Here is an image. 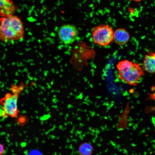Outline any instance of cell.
Listing matches in <instances>:
<instances>
[{"mask_svg": "<svg viewBox=\"0 0 155 155\" xmlns=\"http://www.w3.org/2000/svg\"><path fill=\"white\" fill-rule=\"evenodd\" d=\"M119 79L130 85L136 86L145 74L139 63L128 60L119 61L116 65Z\"/></svg>", "mask_w": 155, "mask_h": 155, "instance_id": "2", "label": "cell"}, {"mask_svg": "<svg viewBox=\"0 0 155 155\" xmlns=\"http://www.w3.org/2000/svg\"><path fill=\"white\" fill-rule=\"evenodd\" d=\"M25 86L24 84H20L18 86L12 85L11 88L12 93H6L0 100V104L2 109L6 115L14 118L18 115L19 113L18 106V97Z\"/></svg>", "mask_w": 155, "mask_h": 155, "instance_id": "3", "label": "cell"}, {"mask_svg": "<svg viewBox=\"0 0 155 155\" xmlns=\"http://www.w3.org/2000/svg\"><path fill=\"white\" fill-rule=\"evenodd\" d=\"M23 24L17 16L11 15L0 18V40L4 42L16 41L23 38Z\"/></svg>", "mask_w": 155, "mask_h": 155, "instance_id": "1", "label": "cell"}, {"mask_svg": "<svg viewBox=\"0 0 155 155\" xmlns=\"http://www.w3.org/2000/svg\"><path fill=\"white\" fill-rule=\"evenodd\" d=\"M6 115L5 112L2 109H0V116H5Z\"/></svg>", "mask_w": 155, "mask_h": 155, "instance_id": "11", "label": "cell"}, {"mask_svg": "<svg viewBox=\"0 0 155 155\" xmlns=\"http://www.w3.org/2000/svg\"><path fill=\"white\" fill-rule=\"evenodd\" d=\"M16 9L11 0H0V16L1 17L13 15Z\"/></svg>", "mask_w": 155, "mask_h": 155, "instance_id": "6", "label": "cell"}, {"mask_svg": "<svg viewBox=\"0 0 155 155\" xmlns=\"http://www.w3.org/2000/svg\"><path fill=\"white\" fill-rule=\"evenodd\" d=\"M4 152V146L3 144L0 143V155H2Z\"/></svg>", "mask_w": 155, "mask_h": 155, "instance_id": "10", "label": "cell"}, {"mask_svg": "<svg viewBox=\"0 0 155 155\" xmlns=\"http://www.w3.org/2000/svg\"><path fill=\"white\" fill-rule=\"evenodd\" d=\"M143 69L151 73H155V53L150 51L143 58Z\"/></svg>", "mask_w": 155, "mask_h": 155, "instance_id": "7", "label": "cell"}, {"mask_svg": "<svg viewBox=\"0 0 155 155\" xmlns=\"http://www.w3.org/2000/svg\"><path fill=\"white\" fill-rule=\"evenodd\" d=\"M79 31L74 25L64 24L59 29L58 34L61 41L65 44H71L74 42L78 36Z\"/></svg>", "mask_w": 155, "mask_h": 155, "instance_id": "5", "label": "cell"}, {"mask_svg": "<svg viewBox=\"0 0 155 155\" xmlns=\"http://www.w3.org/2000/svg\"><path fill=\"white\" fill-rule=\"evenodd\" d=\"M93 150L92 145L88 142H85L80 145L78 151L80 155H92Z\"/></svg>", "mask_w": 155, "mask_h": 155, "instance_id": "9", "label": "cell"}, {"mask_svg": "<svg viewBox=\"0 0 155 155\" xmlns=\"http://www.w3.org/2000/svg\"><path fill=\"white\" fill-rule=\"evenodd\" d=\"M130 38L129 33L124 28H117L114 32L113 40L119 45L125 44L129 40Z\"/></svg>", "mask_w": 155, "mask_h": 155, "instance_id": "8", "label": "cell"}, {"mask_svg": "<svg viewBox=\"0 0 155 155\" xmlns=\"http://www.w3.org/2000/svg\"><path fill=\"white\" fill-rule=\"evenodd\" d=\"M114 33L112 28L109 25H100L93 28L92 38L95 43L105 46L110 44L114 40Z\"/></svg>", "mask_w": 155, "mask_h": 155, "instance_id": "4", "label": "cell"}]
</instances>
